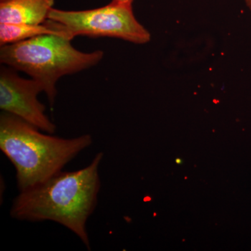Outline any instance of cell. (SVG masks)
Listing matches in <instances>:
<instances>
[{"mask_svg":"<svg viewBox=\"0 0 251 251\" xmlns=\"http://www.w3.org/2000/svg\"><path fill=\"white\" fill-rule=\"evenodd\" d=\"M54 4V0H0V23L41 24Z\"/></svg>","mask_w":251,"mask_h":251,"instance_id":"6","label":"cell"},{"mask_svg":"<svg viewBox=\"0 0 251 251\" xmlns=\"http://www.w3.org/2000/svg\"><path fill=\"white\" fill-rule=\"evenodd\" d=\"M246 4H247L248 7L250 10L251 12V0H245Z\"/></svg>","mask_w":251,"mask_h":251,"instance_id":"9","label":"cell"},{"mask_svg":"<svg viewBox=\"0 0 251 251\" xmlns=\"http://www.w3.org/2000/svg\"><path fill=\"white\" fill-rule=\"evenodd\" d=\"M41 131L11 114L3 112L0 115V150L16 169L20 191L62 171L93 143L90 134L64 138Z\"/></svg>","mask_w":251,"mask_h":251,"instance_id":"2","label":"cell"},{"mask_svg":"<svg viewBox=\"0 0 251 251\" xmlns=\"http://www.w3.org/2000/svg\"><path fill=\"white\" fill-rule=\"evenodd\" d=\"M103 158V153L99 152L82 169L59 172L44 182L20 191L10 215L18 221L57 223L74 232L90 251L87 222L98 201L99 167Z\"/></svg>","mask_w":251,"mask_h":251,"instance_id":"1","label":"cell"},{"mask_svg":"<svg viewBox=\"0 0 251 251\" xmlns=\"http://www.w3.org/2000/svg\"><path fill=\"white\" fill-rule=\"evenodd\" d=\"M46 34L64 36L71 40L74 39L65 26L50 19L38 25L0 23L1 46Z\"/></svg>","mask_w":251,"mask_h":251,"instance_id":"7","label":"cell"},{"mask_svg":"<svg viewBox=\"0 0 251 251\" xmlns=\"http://www.w3.org/2000/svg\"><path fill=\"white\" fill-rule=\"evenodd\" d=\"M71 41L64 36L46 34L2 46L0 62L39 82L53 107L56 83L60 77L94 67L103 57V51L81 52Z\"/></svg>","mask_w":251,"mask_h":251,"instance_id":"3","label":"cell"},{"mask_svg":"<svg viewBox=\"0 0 251 251\" xmlns=\"http://www.w3.org/2000/svg\"><path fill=\"white\" fill-rule=\"evenodd\" d=\"M113 1H117V2L125 3V4H132L134 0H113Z\"/></svg>","mask_w":251,"mask_h":251,"instance_id":"8","label":"cell"},{"mask_svg":"<svg viewBox=\"0 0 251 251\" xmlns=\"http://www.w3.org/2000/svg\"><path fill=\"white\" fill-rule=\"evenodd\" d=\"M49 19L65 26L73 38L76 36L112 37L135 44H145L151 35L135 18L132 4L112 1L97 9L64 11L52 9Z\"/></svg>","mask_w":251,"mask_h":251,"instance_id":"4","label":"cell"},{"mask_svg":"<svg viewBox=\"0 0 251 251\" xmlns=\"http://www.w3.org/2000/svg\"><path fill=\"white\" fill-rule=\"evenodd\" d=\"M176 163H177V164L181 165V163H183V161L181 158H176Z\"/></svg>","mask_w":251,"mask_h":251,"instance_id":"10","label":"cell"},{"mask_svg":"<svg viewBox=\"0 0 251 251\" xmlns=\"http://www.w3.org/2000/svg\"><path fill=\"white\" fill-rule=\"evenodd\" d=\"M44 92L34 79L20 76L16 69L1 66L0 69V108L34 126L42 131L53 134L56 126L46 115V106L38 99Z\"/></svg>","mask_w":251,"mask_h":251,"instance_id":"5","label":"cell"}]
</instances>
